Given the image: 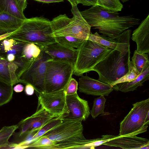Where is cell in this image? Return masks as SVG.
I'll use <instances>...</instances> for the list:
<instances>
[{"label": "cell", "mask_w": 149, "mask_h": 149, "mask_svg": "<svg viewBox=\"0 0 149 149\" xmlns=\"http://www.w3.org/2000/svg\"><path fill=\"white\" fill-rule=\"evenodd\" d=\"M17 29H5L0 28V36L6 33L12 32Z\"/></svg>", "instance_id": "obj_37"}, {"label": "cell", "mask_w": 149, "mask_h": 149, "mask_svg": "<svg viewBox=\"0 0 149 149\" xmlns=\"http://www.w3.org/2000/svg\"><path fill=\"white\" fill-rule=\"evenodd\" d=\"M24 20L7 13H0V28L17 29L20 26Z\"/></svg>", "instance_id": "obj_22"}, {"label": "cell", "mask_w": 149, "mask_h": 149, "mask_svg": "<svg viewBox=\"0 0 149 149\" xmlns=\"http://www.w3.org/2000/svg\"><path fill=\"white\" fill-rule=\"evenodd\" d=\"M130 54V50L124 54L116 50L112 49L93 70L92 71L98 74V80L110 84L126 74L128 70Z\"/></svg>", "instance_id": "obj_5"}, {"label": "cell", "mask_w": 149, "mask_h": 149, "mask_svg": "<svg viewBox=\"0 0 149 149\" xmlns=\"http://www.w3.org/2000/svg\"><path fill=\"white\" fill-rule=\"evenodd\" d=\"M139 74L136 72L132 65L131 61L128 63L127 72L119 79L111 83L110 85L113 86L114 85L122 83L130 82L136 78Z\"/></svg>", "instance_id": "obj_30"}, {"label": "cell", "mask_w": 149, "mask_h": 149, "mask_svg": "<svg viewBox=\"0 0 149 149\" xmlns=\"http://www.w3.org/2000/svg\"><path fill=\"white\" fill-rule=\"evenodd\" d=\"M79 90L87 95L108 96L113 90L110 84L102 82L87 76H81L79 79Z\"/></svg>", "instance_id": "obj_15"}, {"label": "cell", "mask_w": 149, "mask_h": 149, "mask_svg": "<svg viewBox=\"0 0 149 149\" xmlns=\"http://www.w3.org/2000/svg\"><path fill=\"white\" fill-rule=\"evenodd\" d=\"M57 117H58L50 114L43 108L38 107L35 113L22 120L17 124L19 131L16 134L17 143L30 132H38L49 120Z\"/></svg>", "instance_id": "obj_11"}, {"label": "cell", "mask_w": 149, "mask_h": 149, "mask_svg": "<svg viewBox=\"0 0 149 149\" xmlns=\"http://www.w3.org/2000/svg\"><path fill=\"white\" fill-rule=\"evenodd\" d=\"M13 90L17 93L22 92L24 89V87L21 84H19L15 86L13 88Z\"/></svg>", "instance_id": "obj_36"}, {"label": "cell", "mask_w": 149, "mask_h": 149, "mask_svg": "<svg viewBox=\"0 0 149 149\" xmlns=\"http://www.w3.org/2000/svg\"><path fill=\"white\" fill-rule=\"evenodd\" d=\"M106 99L104 96L101 95L95 99L90 114L93 119H95L100 114H104Z\"/></svg>", "instance_id": "obj_28"}, {"label": "cell", "mask_w": 149, "mask_h": 149, "mask_svg": "<svg viewBox=\"0 0 149 149\" xmlns=\"http://www.w3.org/2000/svg\"><path fill=\"white\" fill-rule=\"evenodd\" d=\"M17 124L4 126L0 130V149L6 148L10 142L8 140L18 129Z\"/></svg>", "instance_id": "obj_24"}, {"label": "cell", "mask_w": 149, "mask_h": 149, "mask_svg": "<svg viewBox=\"0 0 149 149\" xmlns=\"http://www.w3.org/2000/svg\"><path fill=\"white\" fill-rule=\"evenodd\" d=\"M17 4L21 10L23 12L27 6V0H15Z\"/></svg>", "instance_id": "obj_35"}, {"label": "cell", "mask_w": 149, "mask_h": 149, "mask_svg": "<svg viewBox=\"0 0 149 149\" xmlns=\"http://www.w3.org/2000/svg\"><path fill=\"white\" fill-rule=\"evenodd\" d=\"M82 121L63 120L43 136L54 143L52 149L86 148V145L95 140L86 139L83 134Z\"/></svg>", "instance_id": "obj_3"}, {"label": "cell", "mask_w": 149, "mask_h": 149, "mask_svg": "<svg viewBox=\"0 0 149 149\" xmlns=\"http://www.w3.org/2000/svg\"><path fill=\"white\" fill-rule=\"evenodd\" d=\"M132 105L129 113L120 123L118 136L135 133L149 124V98L137 102Z\"/></svg>", "instance_id": "obj_8"}, {"label": "cell", "mask_w": 149, "mask_h": 149, "mask_svg": "<svg viewBox=\"0 0 149 149\" xmlns=\"http://www.w3.org/2000/svg\"><path fill=\"white\" fill-rule=\"evenodd\" d=\"M15 58V55L10 54L7 55V59L9 62H13Z\"/></svg>", "instance_id": "obj_40"}, {"label": "cell", "mask_w": 149, "mask_h": 149, "mask_svg": "<svg viewBox=\"0 0 149 149\" xmlns=\"http://www.w3.org/2000/svg\"><path fill=\"white\" fill-rule=\"evenodd\" d=\"M78 83L72 77L64 89L66 95H70L77 93Z\"/></svg>", "instance_id": "obj_32"}, {"label": "cell", "mask_w": 149, "mask_h": 149, "mask_svg": "<svg viewBox=\"0 0 149 149\" xmlns=\"http://www.w3.org/2000/svg\"><path fill=\"white\" fill-rule=\"evenodd\" d=\"M38 94V107L42 108L57 117H61L68 113L64 89L50 93Z\"/></svg>", "instance_id": "obj_10"}, {"label": "cell", "mask_w": 149, "mask_h": 149, "mask_svg": "<svg viewBox=\"0 0 149 149\" xmlns=\"http://www.w3.org/2000/svg\"><path fill=\"white\" fill-rule=\"evenodd\" d=\"M40 49L54 59L67 61L74 65L77 59V49L66 47L56 42Z\"/></svg>", "instance_id": "obj_16"}, {"label": "cell", "mask_w": 149, "mask_h": 149, "mask_svg": "<svg viewBox=\"0 0 149 149\" xmlns=\"http://www.w3.org/2000/svg\"></svg>", "instance_id": "obj_44"}, {"label": "cell", "mask_w": 149, "mask_h": 149, "mask_svg": "<svg viewBox=\"0 0 149 149\" xmlns=\"http://www.w3.org/2000/svg\"><path fill=\"white\" fill-rule=\"evenodd\" d=\"M8 38L19 42L32 43L40 49L56 42L53 36L51 21L42 17L24 19Z\"/></svg>", "instance_id": "obj_2"}, {"label": "cell", "mask_w": 149, "mask_h": 149, "mask_svg": "<svg viewBox=\"0 0 149 149\" xmlns=\"http://www.w3.org/2000/svg\"><path fill=\"white\" fill-rule=\"evenodd\" d=\"M74 65L73 74L81 76L92 71L95 65L106 57L113 49L95 42L85 40L78 49Z\"/></svg>", "instance_id": "obj_6"}, {"label": "cell", "mask_w": 149, "mask_h": 149, "mask_svg": "<svg viewBox=\"0 0 149 149\" xmlns=\"http://www.w3.org/2000/svg\"><path fill=\"white\" fill-rule=\"evenodd\" d=\"M148 125L139 131L124 136H115V137L104 143L102 145L127 149H149V140L138 137L136 135L147 131Z\"/></svg>", "instance_id": "obj_13"}, {"label": "cell", "mask_w": 149, "mask_h": 149, "mask_svg": "<svg viewBox=\"0 0 149 149\" xmlns=\"http://www.w3.org/2000/svg\"><path fill=\"white\" fill-rule=\"evenodd\" d=\"M68 113L61 117L63 120L85 121L90 114L88 101L80 97L77 93L66 95Z\"/></svg>", "instance_id": "obj_14"}, {"label": "cell", "mask_w": 149, "mask_h": 149, "mask_svg": "<svg viewBox=\"0 0 149 149\" xmlns=\"http://www.w3.org/2000/svg\"><path fill=\"white\" fill-rule=\"evenodd\" d=\"M88 23L102 35L110 37L118 35L139 24L140 19L132 15L120 16L117 12L109 11L96 5L80 12Z\"/></svg>", "instance_id": "obj_1"}, {"label": "cell", "mask_w": 149, "mask_h": 149, "mask_svg": "<svg viewBox=\"0 0 149 149\" xmlns=\"http://www.w3.org/2000/svg\"><path fill=\"white\" fill-rule=\"evenodd\" d=\"M36 1L45 3L59 2H62L64 0H35Z\"/></svg>", "instance_id": "obj_38"}, {"label": "cell", "mask_w": 149, "mask_h": 149, "mask_svg": "<svg viewBox=\"0 0 149 149\" xmlns=\"http://www.w3.org/2000/svg\"><path fill=\"white\" fill-rule=\"evenodd\" d=\"M13 32L6 33L0 36V41L8 38Z\"/></svg>", "instance_id": "obj_39"}, {"label": "cell", "mask_w": 149, "mask_h": 149, "mask_svg": "<svg viewBox=\"0 0 149 149\" xmlns=\"http://www.w3.org/2000/svg\"><path fill=\"white\" fill-rule=\"evenodd\" d=\"M98 0H77V3L83 5L92 6L97 5Z\"/></svg>", "instance_id": "obj_33"}, {"label": "cell", "mask_w": 149, "mask_h": 149, "mask_svg": "<svg viewBox=\"0 0 149 149\" xmlns=\"http://www.w3.org/2000/svg\"><path fill=\"white\" fill-rule=\"evenodd\" d=\"M0 13H7L22 19L26 18L15 0H0Z\"/></svg>", "instance_id": "obj_20"}, {"label": "cell", "mask_w": 149, "mask_h": 149, "mask_svg": "<svg viewBox=\"0 0 149 149\" xmlns=\"http://www.w3.org/2000/svg\"><path fill=\"white\" fill-rule=\"evenodd\" d=\"M136 44V51L149 54V14L133 31L131 38Z\"/></svg>", "instance_id": "obj_17"}, {"label": "cell", "mask_w": 149, "mask_h": 149, "mask_svg": "<svg viewBox=\"0 0 149 149\" xmlns=\"http://www.w3.org/2000/svg\"><path fill=\"white\" fill-rule=\"evenodd\" d=\"M18 68L17 65L13 62H0V82L12 86L20 82L16 73Z\"/></svg>", "instance_id": "obj_18"}, {"label": "cell", "mask_w": 149, "mask_h": 149, "mask_svg": "<svg viewBox=\"0 0 149 149\" xmlns=\"http://www.w3.org/2000/svg\"><path fill=\"white\" fill-rule=\"evenodd\" d=\"M72 18L65 14L60 15L51 21L53 37L70 36L87 40L91 26L81 15L76 4H71Z\"/></svg>", "instance_id": "obj_4"}, {"label": "cell", "mask_w": 149, "mask_h": 149, "mask_svg": "<svg viewBox=\"0 0 149 149\" xmlns=\"http://www.w3.org/2000/svg\"><path fill=\"white\" fill-rule=\"evenodd\" d=\"M7 60L3 57L0 56V62H3Z\"/></svg>", "instance_id": "obj_42"}, {"label": "cell", "mask_w": 149, "mask_h": 149, "mask_svg": "<svg viewBox=\"0 0 149 149\" xmlns=\"http://www.w3.org/2000/svg\"><path fill=\"white\" fill-rule=\"evenodd\" d=\"M34 90L33 87L31 85L29 84H26L24 91L26 95L29 96L32 95L34 93Z\"/></svg>", "instance_id": "obj_34"}, {"label": "cell", "mask_w": 149, "mask_h": 149, "mask_svg": "<svg viewBox=\"0 0 149 149\" xmlns=\"http://www.w3.org/2000/svg\"><path fill=\"white\" fill-rule=\"evenodd\" d=\"M62 121L63 119L61 117H55L50 119L33 136L32 143L42 136L47 132L60 124Z\"/></svg>", "instance_id": "obj_25"}, {"label": "cell", "mask_w": 149, "mask_h": 149, "mask_svg": "<svg viewBox=\"0 0 149 149\" xmlns=\"http://www.w3.org/2000/svg\"><path fill=\"white\" fill-rule=\"evenodd\" d=\"M55 38L56 42L66 47L76 49L79 48L84 40L70 36H58Z\"/></svg>", "instance_id": "obj_27"}, {"label": "cell", "mask_w": 149, "mask_h": 149, "mask_svg": "<svg viewBox=\"0 0 149 149\" xmlns=\"http://www.w3.org/2000/svg\"><path fill=\"white\" fill-rule=\"evenodd\" d=\"M97 5L104 10L113 12L121 11L123 8L120 0H98Z\"/></svg>", "instance_id": "obj_26"}, {"label": "cell", "mask_w": 149, "mask_h": 149, "mask_svg": "<svg viewBox=\"0 0 149 149\" xmlns=\"http://www.w3.org/2000/svg\"><path fill=\"white\" fill-rule=\"evenodd\" d=\"M13 86L0 82V106L9 102L12 98Z\"/></svg>", "instance_id": "obj_29"}, {"label": "cell", "mask_w": 149, "mask_h": 149, "mask_svg": "<svg viewBox=\"0 0 149 149\" xmlns=\"http://www.w3.org/2000/svg\"><path fill=\"white\" fill-rule=\"evenodd\" d=\"M74 65L50 58L47 61L43 93L64 89L73 74Z\"/></svg>", "instance_id": "obj_7"}, {"label": "cell", "mask_w": 149, "mask_h": 149, "mask_svg": "<svg viewBox=\"0 0 149 149\" xmlns=\"http://www.w3.org/2000/svg\"><path fill=\"white\" fill-rule=\"evenodd\" d=\"M149 54L141 53L135 50L131 63L138 73L140 74L144 68L149 65Z\"/></svg>", "instance_id": "obj_23"}, {"label": "cell", "mask_w": 149, "mask_h": 149, "mask_svg": "<svg viewBox=\"0 0 149 149\" xmlns=\"http://www.w3.org/2000/svg\"><path fill=\"white\" fill-rule=\"evenodd\" d=\"M53 142L47 137L42 136L27 146L26 148L52 149Z\"/></svg>", "instance_id": "obj_31"}, {"label": "cell", "mask_w": 149, "mask_h": 149, "mask_svg": "<svg viewBox=\"0 0 149 149\" xmlns=\"http://www.w3.org/2000/svg\"><path fill=\"white\" fill-rule=\"evenodd\" d=\"M41 52L40 48L36 44L26 43L21 53L20 60L26 63H31L39 56Z\"/></svg>", "instance_id": "obj_21"}, {"label": "cell", "mask_w": 149, "mask_h": 149, "mask_svg": "<svg viewBox=\"0 0 149 149\" xmlns=\"http://www.w3.org/2000/svg\"><path fill=\"white\" fill-rule=\"evenodd\" d=\"M41 49L39 56L26 68L17 74L20 83L30 84L38 93H43L47 61L51 58Z\"/></svg>", "instance_id": "obj_9"}, {"label": "cell", "mask_w": 149, "mask_h": 149, "mask_svg": "<svg viewBox=\"0 0 149 149\" xmlns=\"http://www.w3.org/2000/svg\"><path fill=\"white\" fill-rule=\"evenodd\" d=\"M149 80V65L145 67L141 73L135 79L130 82L116 84L113 86V90L126 93L133 91Z\"/></svg>", "instance_id": "obj_19"}, {"label": "cell", "mask_w": 149, "mask_h": 149, "mask_svg": "<svg viewBox=\"0 0 149 149\" xmlns=\"http://www.w3.org/2000/svg\"><path fill=\"white\" fill-rule=\"evenodd\" d=\"M131 30L127 29L113 37L100 35L97 32L91 33L87 40L95 42L108 48L116 50L123 54L130 50Z\"/></svg>", "instance_id": "obj_12"}, {"label": "cell", "mask_w": 149, "mask_h": 149, "mask_svg": "<svg viewBox=\"0 0 149 149\" xmlns=\"http://www.w3.org/2000/svg\"><path fill=\"white\" fill-rule=\"evenodd\" d=\"M121 0L122 1V2H123V3H125V2H126L128 1L129 0Z\"/></svg>", "instance_id": "obj_43"}, {"label": "cell", "mask_w": 149, "mask_h": 149, "mask_svg": "<svg viewBox=\"0 0 149 149\" xmlns=\"http://www.w3.org/2000/svg\"><path fill=\"white\" fill-rule=\"evenodd\" d=\"M68 0L70 3L71 4H77V0Z\"/></svg>", "instance_id": "obj_41"}]
</instances>
